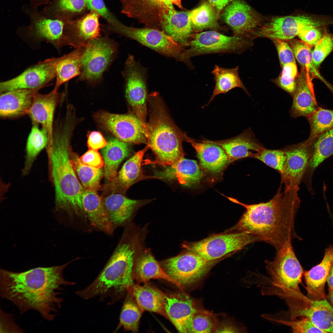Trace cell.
<instances>
[{
    "label": "cell",
    "mask_w": 333,
    "mask_h": 333,
    "mask_svg": "<svg viewBox=\"0 0 333 333\" xmlns=\"http://www.w3.org/2000/svg\"><path fill=\"white\" fill-rule=\"evenodd\" d=\"M127 292L134 298L143 311L154 312L168 319L163 304L164 293L162 291L147 282L142 286L134 284Z\"/></svg>",
    "instance_id": "34"
},
{
    "label": "cell",
    "mask_w": 333,
    "mask_h": 333,
    "mask_svg": "<svg viewBox=\"0 0 333 333\" xmlns=\"http://www.w3.org/2000/svg\"><path fill=\"white\" fill-rule=\"evenodd\" d=\"M80 158L82 162L88 165L97 168L104 166L102 156L98 150L89 149Z\"/></svg>",
    "instance_id": "53"
},
{
    "label": "cell",
    "mask_w": 333,
    "mask_h": 333,
    "mask_svg": "<svg viewBox=\"0 0 333 333\" xmlns=\"http://www.w3.org/2000/svg\"><path fill=\"white\" fill-rule=\"evenodd\" d=\"M281 74L277 84L293 97L295 91L299 73L296 63L287 64L282 66Z\"/></svg>",
    "instance_id": "45"
},
{
    "label": "cell",
    "mask_w": 333,
    "mask_h": 333,
    "mask_svg": "<svg viewBox=\"0 0 333 333\" xmlns=\"http://www.w3.org/2000/svg\"><path fill=\"white\" fill-rule=\"evenodd\" d=\"M233 0H220L219 5L217 9L218 12H219L230 2H232Z\"/></svg>",
    "instance_id": "57"
},
{
    "label": "cell",
    "mask_w": 333,
    "mask_h": 333,
    "mask_svg": "<svg viewBox=\"0 0 333 333\" xmlns=\"http://www.w3.org/2000/svg\"><path fill=\"white\" fill-rule=\"evenodd\" d=\"M163 304L169 319L181 333H191L192 317L199 309L197 303L183 293H164Z\"/></svg>",
    "instance_id": "18"
},
{
    "label": "cell",
    "mask_w": 333,
    "mask_h": 333,
    "mask_svg": "<svg viewBox=\"0 0 333 333\" xmlns=\"http://www.w3.org/2000/svg\"><path fill=\"white\" fill-rule=\"evenodd\" d=\"M326 299L333 307V290H328V293L326 295Z\"/></svg>",
    "instance_id": "58"
},
{
    "label": "cell",
    "mask_w": 333,
    "mask_h": 333,
    "mask_svg": "<svg viewBox=\"0 0 333 333\" xmlns=\"http://www.w3.org/2000/svg\"><path fill=\"white\" fill-rule=\"evenodd\" d=\"M32 124L26 143V159L22 171L23 175H27L29 173L37 157L45 147L46 148L48 142L46 131L39 128V125Z\"/></svg>",
    "instance_id": "39"
},
{
    "label": "cell",
    "mask_w": 333,
    "mask_h": 333,
    "mask_svg": "<svg viewBox=\"0 0 333 333\" xmlns=\"http://www.w3.org/2000/svg\"><path fill=\"white\" fill-rule=\"evenodd\" d=\"M74 260L60 265L22 272L1 269L0 296L14 303L21 314L34 310L44 319L52 321L63 302L60 296L62 287L75 284L63 275L64 269Z\"/></svg>",
    "instance_id": "1"
},
{
    "label": "cell",
    "mask_w": 333,
    "mask_h": 333,
    "mask_svg": "<svg viewBox=\"0 0 333 333\" xmlns=\"http://www.w3.org/2000/svg\"><path fill=\"white\" fill-rule=\"evenodd\" d=\"M39 89H15L0 93V117L15 119L28 115Z\"/></svg>",
    "instance_id": "26"
},
{
    "label": "cell",
    "mask_w": 333,
    "mask_h": 333,
    "mask_svg": "<svg viewBox=\"0 0 333 333\" xmlns=\"http://www.w3.org/2000/svg\"><path fill=\"white\" fill-rule=\"evenodd\" d=\"M150 148L148 145L138 151L124 164L116 178L105 185L104 190L109 195L124 194L134 183L144 178L142 166L145 153Z\"/></svg>",
    "instance_id": "23"
},
{
    "label": "cell",
    "mask_w": 333,
    "mask_h": 333,
    "mask_svg": "<svg viewBox=\"0 0 333 333\" xmlns=\"http://www.w3.org/2000/svg\"><path fill=\"white\" fill-rule=\"evenodd\" d=\"M259 239L248 232L239 231L212 235L194 242H185L182 247L185 250L196 253L207 261H216L226 255L243 249Z\"/></svg>",
    "instance_id": "7"
},
{
    "label": "cell",
    "mask_w": 333,
    "mask_h": 333,
    "mask_svg": "<svg viewBox=\"0 0 333 333\" xmlns=\"http://www.w3.org/2000/svg\"><path fill=\"white\" fill-rule=\"evenodd\" d=\"M100 16L91 11L77 22L66 23L69 45L75 48L84 47L100 37Z\"/></svg>",
    "instance_id": "31"
},
{
    "label": "cell",
    "mask_w": 333,
    "mask_h": 333,
    "mask_svg": "<svg viewBox=\"0 0 333 333\" xmlns=\"http://www.w3.org/2000/svg\"><path fill=\"white\" fill-rule=\"evenodd\" d=\"M307 119L310 128L308 141H314L320 134L333 128V110L319 107Z\"/></svg>",
    "instance_id": "43"
},
{
    "label": "cell",
    "mask_w": 333,
    "mask_h": 333,
    "mask_svg": "<svg viewBox=\"0 0 333 333\" xmlns=\"http://www.w3.org/2000/svg\"><path fill=\"white\" fill-rule=\"evenodd\" d=\"M143 312L134 298L127 292L121 310L119 324L116 330L122 327L125 331L137 332Z\"/></svg>",
    "instance_id": "41"
},
{
    "label": "cell",
    "mask_w": 333,
    "mask_h": 333,
    "mask_svg": "<svg viewBox=\"0 0 333 333\" xmlns=\"http://www.w3.org/2000/svg\"><path fill=\"white\" fill-rule=\"evenodd\" d=\"M71 157L74 169L84 189L98 190L104 174L101 168L84 164L80 160L78 155L72 150Z\"/></svg>",
    "instance_id": "40"
},
{
    "label": "cell",
    "mask_w": 333,
    "mask_h": 333,
    "mask_svg": "<svg viewBox=\"0 0 333 333\" xmlns=\"http://www.w3.org/2000/svg\"><path fill=\"white\" fill-rule=\"evenodd\" d=\"M205 139L221 146L232 162L243 158H255L265 148L257 139L250 128L230 138L215 141Z\"/></svg>",
    "instance_id": "22"
},
{
    "label": "cell",
    "mask_w": 333,
    "mask_h": 333,
    "mask_svg": "<svg viewBox=\"0 0 333 333\" xmlns=\"http://www.w3.org/2000/svg\"><path fill=\"white\" fill-rule=\"evenodd\" d=\"M87 6L91 11L109 19V11L103 0H88Z\"/></svg>",
    "instance_id": "55"
},
{
    "label": "cell",
    "mask_w": 333,
    "mask_h": 333,
    "mask_svg": "<svg viewBox=\"0 0 333 333\" xmlns=\"http://www.w3.org/2000/svg\"><path fill=\"white\" fill-rule=\"evenodd\" d=\"M85 46L75 48L69 53L56 58V77L55 91H58L64 83L79 76L81 73V60Z\"/></svg>",
    "instance_id": "35"
},
{
    "label": "cell",
    "mask_w": 333,
    "mask_h": 333,
    "mask_svg": "<svg viewBox=\"0 0 333 333\" xmlns=\"http://www.w3.org/2000/svg\"><path fill=\"white\" fill-rule=\"evenodd\" d=\"M292 97V104L289 111L292 118L304 117L307 118L319 108L311 77L303 67L297 77V87Z\"/></svg>",
    "instance_id": "24"
},
{
    "label": "cell",
    "mask_w": 333,
    "mask_h": 333,
    "mask_svg": "<svg viewBox=\"0 0 333 333\" xmlns=\"http://www.w3.org/2000/svg\"><path fill=\"white\" fill-rule=\"evenodd\" d=\"M149 119L146 124L147 144L156 156L152 164L170 165L184 158L183 142L189 138L171 118L159 94L147 96Z\"/></svg>",
    "instance_id": "5"
},
{
    "label": "cell",
    "mask_w": 333,
    "mask_h": 333,
    "mask_svg": "<svg viewBox=\"0 0 333 333\" xmlns=\"http://www.w3.org/2000/svg\"><path fill=\"white\" fill-rule=\"evenodd\" d=\"M88 0H58L56 5L60 12H79L87 6Z\"/></svg>",
    "instance_id": "51"
},
{
    "label": "cell",
    "mask_w": 333,
    "mask_h": 333,
    "mask_svg": "<svg viewBox=\"0 0 333 333\" xmlns=\"http://www.w3.org/2000/svg\"><path fill=\"white\" fill-rule=\"evenodd\" d=\"M333 154V128L323 133L314 141L312 157L302 181L309 189H311L313 173L325 159Z\"/></svg>",
    "instance_id": "37"
},
{
    "label": "cell",
    "mask_w": 333,
    "mask_h": 333,
    "mask_svg": "<svg viewBox=\"0 0 333 333\" xmlns=\"http://www.w3.org/2000/svg\"><path fill=\"white\" fill-rule=\"evenodd\" d=\"M132 275L134 281L138 284L147 283L151 279H162L174 284L181 290L179 283L165 272L150 249L143 247L135 257Z\"/></svg>",
    "instance_id": "30"
},
{
    "label": "cell",
    "mask_w": 333,
    "mask_h": 333,
    "mask_svg": "<svg viewBox=\"0 0 333 333\" xmlns=\"http://www.w3.org/2000/svg\"><path fill=\"white\" fill-rule=\"evenodd\" d=\"M333 50V35L325 28L322 37L312 51L314 63L318 67Z\"/></svg>",
    "instance_id": "47"
},
{
    "label": "cell",
    "mask_w": 333,
    "mask_h": 333,
    "mask_svg": "<svg viewBox=\"0 0 333 333\" xmlns=\"http://www.w3.org/2000/svg\"><path fill=\"white\" fill-rule=\"evenodd\" d=\"M75 125L68 120L54 125L51 142L46 147L49 179L54 186L55 208L77 223L87 220L82 203L84 189L79 181L71 157L70 142Z\"/></svg>",
    "instance_id": "3"
},
{
    "label": "cell",
    "mask_w": 333,
    "mask_h": 333,
    "mask_svg": "<svg viewBox=\"0 0 333 333\" xmlns=\"http://www.w3.org/2000/svg\"><path fill=\"white\" fill-rule=\"evenodd\" d=\"M187 142L195 150L201 169L204 175L209 178L215 179L219 176L232 162L221 146L205 139L197 141L189 137Z\"/></svg>",
    "instance_id": "19"
},
{
    "label": "cell",
    "mask_w": 333,
    "mask_h": 333,
    "mask_svg": "<svg viewBox=\"0 0 333 333\" xmlns=\"http://www.w3.org/2000/svg\"><path fill=\"white\" fill-rule=\"evenodd\" d=\"M323 27L313 26L305 27L300 31L297 36L307 44L312 47L314 46L323 36V32L322 33L321 30Z\"/></svg>",
    "instance_id": "50"
},
{
    "label": "cell",
    "mask_w": 333,
    "mask_h": 333,
    "mask_svg": "<svg viewBox=\"0 0 333 333\" xmlns=\"http://www.w3.org/2000/svg\"><path fill=\"white\" fill-rule=\"evenodd\" d=\"M208 2L217 10L220 3V0H208Z\"/></svg>",
    "instance_id": "59"
},
{
    "label": "cell",
    "mask_w": 333,
    "mask_h": 333,
    "mask_svg": "<svg viewBox=\"0 0 333 333\" xmlns=\"http://www.w3.org/2000/svg\"><path fill=\"white\" fill-rule=\"evenodd\" d=\"M238 67L227 68L215 65L212 71L215 82L214 88L207 106L215 98L221 94H225L235 88L243 89L248 95L249 94L243 84L238 74Z\"/></svg>",
    "instance_id": "38"
},
{
    "label": "cell",
    "mask_w": 333,
    "mask_h": 333,
    "mask_svg": "<svg viewBox=\"0 0 333 333\" xmlns=\"http://www.w3.org/2000/svg\"><path fill=\"white\" fill-rule=\"evenodd\" d=\"M273 320L290 327L294 333H325L317 327L307 317H301L291 321Z\"/></svg>",
    "instance_id": "48"
},
{
    "label": "cell",
    "mask_w": 333,
    "mask_h": 333,
    "mask_svg": "<svg viewBox=\"0 0 333 333\" xmlns=\"http://www.w3.org/2000/svg\"><path fill=\"white\" fill-rule=\"evenodd\" d=\"M110 223L114 230L132 224L136 212L144 203L120 193H112L103 199Z\"/></svg>",
    "instance_id": "25"
},
{
    "label": "cell",
    "mask_w": 333,
    "mask_h": 333,
    "mask_svg": "<svg viewBox=\"0 0 333 333\" xmlns=\"http://www.w3.org/2000/svg\"><path fill=\"white\" fill-rule=\"evenodd\" d=\"M266 165L278 171L281 172L284 166L286 155L282 149L269 150L264 148L255 158Z\"/></svg>",
    "instance_id": "46"
},
{
    "label": "cell",
    "mask_w": 333,
    "mask_h": 333,
    "mask_svg": "<svg viewBox=\"0 0 333 333\" xmlns=\"http://www.w3.org/2000/svg\"><path fill=\"white\" fill-rule=\"evenodd\" d=\"M209 2H204L190 11L193 28L200 31L207 28H217V10Z\"/></svg>",
    "instance_id": "42"
},
{
    "label": "cell",
    "mask_w": 333,
    "mask_h": 333,
    "mask_svg": "<svg viewBox=\"0 0 333 333\" xmlns=\"http://www.w3.org/2000/svg\"><path fill=\"white\" fill-rule=\"evenodd\" d=\"M327 282L328 286V290H333V265L330 271Z\"/></svg>",
    "instance_id": "56"
},
{
    "label": "cell",
    "mask_w": 333,
    "mask_h": 333,
    "mask_svg": "<svg viewBox=\"0 0 333 333\" xmlns=\"http://www.w3.org/2000/svg\"><path fill=\"white\" fill-rule=\"evenodd\" d=\"M272 40L276 48L282 67L288 63H296L293 52L286 40L277 39Z\"/></svg>",
    "instance_id": "49"
},
{
    "label": "cell",
    "mask_w": 333,
    "mask_h": 333,
    "mask_svg": "<svg viewBox=\"0 0 333 333\" xmlns=\"http://www.w3.org/2000/svg\"><path fill=\"white\" fill-rule=\"evenodd\" d=\"M273 260H266L271 279L272 293L284 299L287 305L309 300L301 291L299 285L304 271L294 251L291 242L277 250Z\"/></svg>",
    "instance_id": "6"
},
{
    "label": "cell",
    "mask_w": 333,
    "mask_h": 333,
    "mask_svg": "<svg viewBox=\"0 0 333 333\" xmlns=\"http://www.w3.org/2000/svg\"><path fill=\"white\" fill-rule=\"evenodd\" d=\"M329 16L302 14L276 17L261 26L257 37L288 40L297 36L303 28L308 26L324 27L331 25Z\"/></svg>",
    "instance_id": "10"
},
{
    "label": "cell",
    "mask_w": 333,
    "mask_h": 333,
    "mask_svg": "<svg viewBox=\"0 0 333 333\" xmlns=\"http://www.w3.org/2000/svg\"><path fill=\"white\" fill-rule=\"evenodd\" d=\"M56 58L46 59L11 79L1 82L0 93L20 89H41L56 77Z\"/></svg>",
    "instance_id": "17"
},
{
    "label": "cell",
    "mask_w": 333,
    "mask_h": 333,
    "mask_svg": "<svg viewBox=\"0 0 333 333\" xmlns=\"http://www.w3.org/2000/svg\"><path fill=\"white\" fill-rule=\"evenodd\" d=\"M142 247L141 242L134 234L124 231L114 250L99 274L88 286L77 291L85 300L99 297L110 298L113 304L133 284L132 271L135 257Z\"/></svg>",
    "instance_id": "4"
},
{
    "label": "cell",
    "mask_w": 333,
    "mask_h": 333,
    "mask_svg": "<svg viewBox=\"0 0 333 333\" xmlns=\"http://www.w3.org/2000/svg\"><path fill=\"white\" fill-rule=\"evenodd\" d=\"M193 28L190 11H178L174 8L166 7L159 16L158 30L184 47L188 45Z\"/></svg>",
    "instance_id": "21"
},
{
    "label": "cell",
    "mask_w": 333,
    "mask_h": 333,
    "mask_svg": "<svg viewBox=\"0 0 333 333\" xmlns=\"http://www.w3.org/2000/svg\"><path fill=\"white\" fill-rule=\"evenodd\" d=\"M0 333H23L24 330L14 322L12 316L0 309Z\"/></svg>",
    "instance_id": "52"
},
{
    "label": "cell",
    "mask_w": 333,
    "mask_h": 333,
    "mask_svg": "<svg viewBox=\"0 0 333 333\" xmlns=\"http://www.w3.org/2000/svg\"><path fill=\"white\" fill-rule=\"evenodd\" d=\"M313 144L306 140L282 148L286 158L280 174L285 187H299L312 156Z\"/></svg>",
    "instance_id": "15"
},
{
    "label": "cell",
    "mask_w": 333,
    "mask_h": 333,
    "mask_svg": "<svg viewBox=\"0 0 333 333\" xmlns=\"http://www.w3.org/2000/svg\"><path fill=\"white\" fill-rule=\"evenodd\" d=\"M117 50L116 43L108 38L100 37L89 42L82 56L78 80L92 84L101 80L115 58Z\"/></svg>",
    "instance_id": "9"
},
{
    "label": "cell",
    "mask_w": 333,
    "mask_h": 333,
    "mask_svg": "<svg viewBox=\"0 0 333 333\" xmlns=\"http://www.w3.org/2000/svg\"><path fill=\"white\" fill-rule=\"evenodd\" d=\"M82 200L83 209L92 229L109 235H113L115 230L110 223L103 199L97 191L84 189Z\"/></svg>",
    "instance_id": "29"
},
{
    "label": "cell",
    "mask_w": 333,
    "mask_h": 333,
    "mask_svg": "<svg viewBox=\"0 0 333 333\" xmlns=\"http://www.w3.org/2000/svg\"><path fill=\"white\" fill-rule=\"evenodd\" d=\"M204 176L196 161L183 158L172 165L164 166L163 169L154 172V177L177 181L183 185L190 187L200 183Z\"/></svg>",
    "instance_id": "28"
},
{
    "label": "cell",
    "mask_w": 333,
    "mask_h": 333,
    "mask_svg": "<svg viewBox=\"0 0 333 333\" xmlns=\"http://www.w3.org/2000/svg\"><path fill=\"white\" fill-rule=\"evenodd\" d=\"M125 67L123 74L126 98L133 114L146 123L147 96L145 71L131 55L127 59Z\"/></svg>",
    "instance_id": "14"
},
{
    "label": "cell",
    "mask_w": 333,
    "mask_h": 333,
    "mask_svg": "<svg viewBox=\"0 0 333 333\" xmlns=\"http://www.w3.org/2000/svg\"><path fill=\"white\" fill-rule=\"evenodd\" d=\"M113 30L118 33L135 40L166 56L178 59L184 47L163 31L153 28H137L125 26L116 22Z\"/></svg>",
    "instance_id": "13"
},
{
    "label": "cell",
    "mask_w": 333,
    "mask_h": 333,
    "mask_svg": "<svg viewBox=\"0 0 333 333\" xmlns=\"http://www.w3.org/2000/svg\"><path fill=\"white\" fill-rule=\"evenodd\" d=\"M291 320L307 317L325 333H333V307L326 299L311 301L306 305L290 311Z\"/></svg>",
    "instance_id": "32"
},
{
    "label": "cell",
    "mask_w": 333,
    "mask_h": 333,
    "mask_svg": "<svg viewBox=\"0 0 333 333\" xmlns=\"http://www.w3.org/2000/svg\"><path fill=\"white\" fill-rule=\"evenodd\" d=\"M64 94L53 89L46 94L37 92L28 115L32 124L41 125L46 132L48 138L47 146L52 140L55 110L63 99Z\"/></svg>",
    "instance_id": "20"
},
{
    "label": "cell",
    "mask_w": 333,
    "mask_h": 333,
    "mask_svg": "<svg viewBox=\"0 0 333 333\" xmlns=\"http://www.w3.org/2000/svg\"><path fill=\"white\" fill-rule=\"evenodd\" d=\"M215 262L207 261L196 253L186 250L160 263L165 272L179 283L183 290L204 275Z\"/></svg>",
    "instance_id": "11"
},
{
    "label": "cell",
    "mask_w": 333,
    "mask_h": 333,
    "mask_svg": "<svg viewBox=\"0 0 333 333\" xmlns=\"http://www.w3.org/2000/svg\"><path fill=\"white\" fill-rule=\"evenodd\" d=\"M128 143L118 138H112L101 150L104 162V174L105 179L111 181L117 174L118 167L123 160L130 153Z\"/></svg>",
    "instance_id": "36"
},
{
    "label": "cell",
    "mask_w": 333,
    "mask_h": 333,
    "mask_svg": "<svg viewBox=\"0 0 333 333\" xmlns=\"http://www.w3.org/2000/svg\"><path fill=\"white\" fill-rule=\"evenodd\" d=\"M249 39L233 35L228 36L213 31L192 35L187 49L178 60L187 62L191 57L209 54L241 51L249 44Z\"/></svg>",
    "instance_id": "8"
},
{
    "label": "cell",
    "mask_w": 333,
    "mask_h": 333,
    "mask_svg": "<svg viewBox=\"0 0 333 333\" xmlns=\"http://www.w3.org/2000/svg\"><path fill=\"white\" fill-rule=\"evenodd\" d=\"M218 323V319L214 314L199 308L192 317L191 333L214 332Z\"/></svg>",
    "instance_id": "44"
},
{
    "label": "cell",
    "mask_w": 333,
    "mask_h": 333,
    "mask_svg": "<svg viewBox=\"0 0 333 333\" xmlns=\"http://www.w3.org/2000/svg\"><path fill=\"white\" fill-rule=\"evenodd\" d=\"M333 265V245L325 249L322 261L310 270L304 272L307 297L312 301L326 298L325 285Z\"/></svg>",
    "instance_id": "27"
},
{
    "label": "cell",
    "mask_w": 333,
    "mask_h": 333,
    "mask_svg": "<svg viewBox=\"0 0 333 333\" xmlns=\"http://www.w3.org/2000/svg\"><path fill=\"white\" fill-rule=\"evenodd\" d=\"M281 184L269 201L248 204L230 198L231 201L246 209L231 230L245 231L256 236L260 241L270 244L277 250L299 237L294 230V221L300 206L299 187H285Z\"/></svg>",
    "instance_id": "2"
},
{
    "label": "cell",
    "mask_w": 333,
    "mask_h": 333,
    "mask_svg": "<svg viewBox=\"0 0 333 333\" xmlns=\"http://www.w3.org/2000/svg\"><path fill=\"white\" fill-rule=\"evenodd\" d=\"M31 30L38 40L46 41L57 49L68 45L65 23L61 20L41 18L35 22Z\"/></svg>",
    "instance_id": "33"
},
{
    "label": "cell",
    "mask_w": 333,
    "mask_h": 333,
    "mask_svg": "<svg viewBox=\"0 0 333 333\" xmlns=\"http://www.w3.org/2000/svg\"><path fill=\"white\" fill-rule=\"evenodd\" d=\"M236 36L248 39L256 37L261 27L260 15L242 0H234L226 6L221 15Z\"/></svg>",
    "instance_id": "16"
},
{
    "label": "cell",
    "mask_w": 333,
    "mask_h": 333,
    "mask_svg": "<svg viewBox=\"0 0 333 333\" xmlns=\"http://www.w3.org/2000/svg\"><path fill=\"white\" fill-rule=\"evenodd\" d=\"M87 137V145L89 149L98 150L107 144L108 142L99 131L91 132L88 134Z\"/></svg>",
    "instance_id": "54"
},
{
    "label": "cell",
    "mask_w": 333,
    "mask_h": 333,
    "mask_svg": "<svg viewBox=\"0 0 333 333\" xmlns=\"http://www.w3.org/2000/svg\"><path fill=\"white\" fill-rule=\"evenodd\" d=\"M94 118L103 129L117 138L127 143L147 144L146 123L133 113L117 114L101 111L94 114Z\"/></svg>",
    "instance_id": "12"
}]
</instances>
